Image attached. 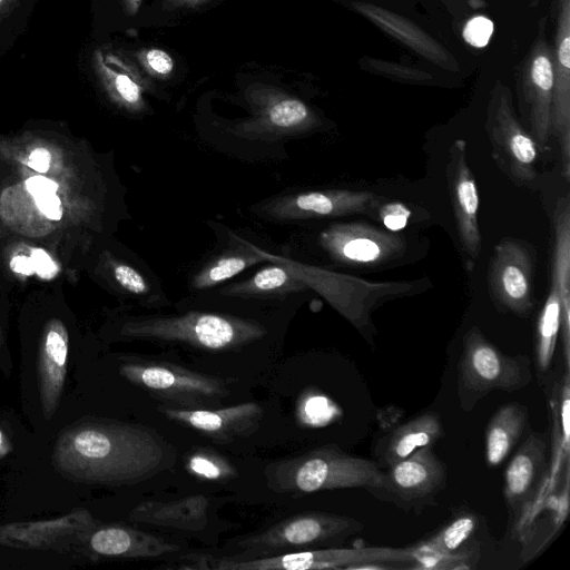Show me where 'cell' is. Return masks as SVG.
I'll list each match as a JSON object with an SVG mask.
<instances>
[{"mask_svg": "<svg viewBox=\"0 0 570 570\" xmlns=\"http://www.w3.org/2000/svg\"><path fill=\"white\" fill-rule=\"evenodd\" d=\"M528 423V410L518 403L501 406L491 417L485 432V459L489 466L503 462Z\"/></svg>", "mask_w": 570, "mask_h": 570, "instance_id": "obj_26", "label": "cell"}, {"mask_svg": "<svg viewBox=\"0 0 570 570\" xmlns=\"http://www.w3.org/2000/svg\"><path fill=\"white\" fill-rule=\"evenodd\" d=\"M249 249L220 254L205 264L193 277L191 288L204 291L228 281L246 268L266 261L262 250L248 245Z\"/></svg>", "mask_w": 570, "mask_h": 570, "instance_id": "obj_27", "label": "cell"}, {"mask_svg": "<svg viewBox=\"0 0 570 570\" xmlns=\"http://www.w3.org/2000/svg\"><path fill=\"white\" fill-rule=\"evenodd\" d=\"M492 32L493 22L484 16H476L465 23L462 36L469 45L482 48L488 45Z\"/></svg>", "mask_w": 570, "mask_h": 570, "instance_id": "obj_34", "label": "cell"}, {"mask_svg": "<svg viewBox=\"0 0 570 570\" xmlns=\"http://www.w3.org/2000/svg\"><path fill=\"white\" fill-rule=\"evenodd\" d=\"M569 381L568 376L564 379V384L561 389V404H560V416H561V428L563 435V446L566 449V453L569 451Z\"/></svg>", "mask_w": 570, "mask_h": 570, "instance_id": "obj_38", "label": "cell"}, {"mask_svg": "<svg viewBox=\"0 0 570 570\" xmlns=\"http://www.w3.org/2000/svg\"><path fill=\"white\" fill-rule=\"evenodd\" d=\"M157 410L168 420L188 426L218 443H230L256 432L263 409L256 402H243L226 407L183 409L158 405Z\"/></svg>", "mask_w": 570, "mask_h": 570, "instance_id": "obj_12", "label": "cell"}, {"mask_svg": "<svg viewBox=\"0 0 570 570\" xmlns=\"http://www.w3.org/2000/svg\"><path fill=\"white\" fill-rule=\"evenodd\" d=\"M141 1L142 0H121V3L127 14L135 16L140 8Z\"/></svg>", "mask_w": 570, "mask_h": 570, "instance_id": "obj_41", "label": "cell"}, {"mask_svg": "<svg viewBox=\"0 0 570 570\" xmlns=\"http://www.w3.org/2000/svg\"><path fill=\"white\" fill-rule=\"evenodd\" d=\"M2 343H3V332H2L1 322H0V345Z\"/></svg>", "mask_w": 570, "mask_h": 570, "instance_id": "obj_45", "label": "cell"}, {"mask_svg": "<svg viewBox=\"0 0 570 570\" xmlns=\"http://www.w3.org/2000/svg\"><path fill=\"white\" fill-rule=\"evenodd\" d=\"M328 256L342 264L374 266L387 263L404 250L399 235L363 223H335L320 234Z\"/></svg>", "mask_w": 570, "mask_h": 570, "instance_id": "obj_9", "label": "cell"}, {"mask_svg": "<svg viewBox=\"0 0 570 570\" xmlns=\"http://www.w3.org/2000/svg\"><path fill=\"white\" fill-rule=\"evenodd\" d=\"M209 498L203 494L185 497L168 502L145 501L130 512L136 522L186 531L204 529L208 522Z\"/></svg>", "mask_w": 570, "mask_h": 570, "instance_id": "obj_20", "label": "cell"}, {"mask_svg": "<svg viewBox=\"0 0 570 570\" xmlns=\"http://www.w3.org/2000/svg\"><path fill=\"white\" fill-rule=\"evenodd\" d=\"M52 462L59 473L76 482L131 484L175 465L176 452L151 428L91 422L59 436Z\"/></svg>", "mask_w": 570, "mask_h": 570, "instance_id": "obj_1", "label": "cell"}, {"mask_svg": "<svg viewBox=\"0 0 570 570\" xmlns=\"http://www.w3.org/2000/svg\"><path fill=\"white\" fill-rule=\"evenodd\" d=\"M533 256L521 240L505 238L495 247L489 266V286L493 299L518 315L532 307Z\"/></svg>", "mask_w": 570, "mask_h": 570, "instance_id": "obj_10", "label": "cell"}, {"mask_svg": "<svg viewBox=\"0 0 570 570\" xmlns=\"http://www.w3.org/2000/svg\"><path fill=\"white\" fill-rule=\"evenodd\" d=\"M308 286L288 263L263 267L244 282L234 283L222 295L236 298H279L303 292Z\"/></svg>", "mask_w": 570, "mask_h": 570, "instance_id": "obj_24", "label": "cell"}, {"mask_svg": "<svg viewBox=\"0 0 570 570\" xmlns=\"http://www.w3.org/2000/svg\"><path fill=\"white\" fill-rule=\"evenodd\" d=\"M186 468L190 474L203 481L220 482L237 476V470L224 456L209 449L189 453Z\"/></svg>", "mask_w": 570, "mask_h": 570, "instance_id": "obj_31", "label": "cell"}, {"mask_svg": "<svg viewBox=\"0 0 570 570\" xmlns=\"http://www.w3.org/2000/svg\"><path fill=\"white\" fill-rule=\"evenodd\" d=\"M264 475L267 487L279 493L307 494L348 488L387 489L385 472L376 462L352 455L335 444L272 462L265 468Z\"/></svg>", "mask_w": 570, "mask_h": 570, "instance_id": "obj_2", "label": "cell"}, {"mask_svg": "<svg viewBox=\"0 0 570 570\" xmlns=\"http://www.w3.org/2000/svg\"><path fill=\"white\" fill-rule=\"evenodd\" d=\"M19 0H0V23L11 13Z\"/></svg>", "mask_w": 570, "mask_h": 570, "instance_id": "obj_40", "label": "cell"}, {"mask_svg": "<svg viewBox=\"0 0 570 570\" xmlns=\"http://www.w3.org/2000/svg\"><path fill=\"white\" fill-rule=\"evenodd\" d=\"M207 0H167L170 7H196L204 3Z\"/></svg>", "mask_w": 570, "mask_h": 570, "instance_id": "obj_43", "label": "cell"}, {"mask_svg": "<svg viewBox=\"0 0 570 570\" xmlns=\"http://www.w3.org/2000/svg\"><path fill=\"white\" fill-rule=\"evenodd\" d=\"M557 29L552 48L553 90L550 135L560 145L562 173L570 181V0H557Z\"/></svg>", "mask_w": 570, "mask_h": 570, "instance_id": "obj_13", "label": "cell"}, {"mask_svg": "<svg viewBox=\"0 0 570 570\" xmlns=\"http://www.w3.org/2000/svg\"><path fill=\"white\" fill-rule=\"evenodd\" d=\"M120 335L130 340L183 343L206 351H230L263 340L267 328L253 318L188 311L129 318L121 325Z\"/></svg>", "mask_w": 570, "mask_h": 570, "instance_id": "obj_3", "label": "cell"}, {"mask_svg": "<svg viewBox=\"0 0 570 570\" xmlns=\"http://www.w3.org/2000/svg\"><path fill=\"white\" fill-rule=\"evenodd\" d=\"M92 528L91 515L86 510H78L53 520L0 527V544L45 548L58 542L62 537L86 534Z\"/></svg>", "mask_w": 570, "mask_h": 570, "instance_id": "obj_18", "label": "cell"}, {"mask_svg": "<svg viewBox=\"0 0 570 570\" xmlns=\"http://www.w3.org/2000/svg\"><path fill=\"white\" fill-rule=\"evenodd\" d=\"M474 528L475 518L473 515H461L417 549L421 556H453L454 551L472 534Z\"/></svg>", "mask_w": 570, "mask_h": 570, "instance_id": "obj_30", "label": "cell"}, {"mask_svg": "<svg viewBox=\"0 0 570 570\" xmlns=\"http://www.w3.org/2000/svg\"><path fill=\"white\" fill-rule=\"evenodd\" d=\"M560 325V296L557 284L551 277L550 289L540 312L535 333L534 353L538 368L541 372H546L552 362Z\"/></svg>", "mask_w": 570, "mask_h": 570, "instance_id": "obj_28", "label": "cell"}, {"mask_svg": "<svg viewBox=\"0 0 570 570\" xmlns=\"http://www.w3.org/2000/svg\"><path fill=\"white\" fill-rule=\"evenodd\" d=\"M485 131L498 166L517 183H530L535 178L538 145L519 121L512 92L503 82L493 86L485 118Z\"/></svg>", "mask_w": 570, "mask_h": 570, "instance_id": "obj_7", "label": "cell"}, {"mask_svg": "<svg viewBox=\"0 0 570 570\" xmlns=\"http://www.w3.org/2000/svg\"><path fill=\"white\" fill-rule=\"evenodd\" d=\"M111 275L121 289L147 304H154L158 295L153 283L135 266L115 261L111 263Z\"/></svg>", "mask_w": 570, "mask_h": 570, "instance_id": "obj_32", "label": "cell"}, {"mask_svg": "<svg viewBox=\"0 0 570 570\" xmlns=\"http://www.w3.org/2000/svg\"><path fill=\"white\" fill-rule=\"evenodd\" d=\"M446 177L459 239L471 269L481 247L479 194L463 139H456L449 148Z\"/></svg>", "mask_w": 570, "mask_h": 570, "instance_id": "obj_14", "label": "cell"}, {"mask_svg": "<svg viewBox=\"0 0 570 570\" xmlns=\"http://www.w3.org/2000/svg\"><path fill=\"white\" fill-rule=\"evenodd\" d=\"M119 372L128 382L154 397L183 409L218 406L229 394V384L234 381L168 362H128L120 365Z\"/></svg>", "mask_w": 570, "mask_h": 570, "instance_id": "obj_5", "label": "cell"}, {"mask_svg": "<svg viewBox=\"0 0 570 570\" xmlns=\"http://www.w3.org/2000/svg\"><path fill=\"white\" fill-rule=\"evenodd\" d=\"M353 7L381 29L401 40L433 63L443 68L452 69L454 67L455 61H453L449 52L411 20L385 8L366 2H354Z\"/></svg>", "mask_w": 570, "mask_h": 570, "instance_id": "obj_21", "label": "cell"}, {"mask_svg": "<svg viewBox=\"0 0 570 570\" xmlns=\"http://www.w3.org/2000/svg\"><path fill=\"white\" fill-rule=\"evenodd\" d=\"M92 68L108 96L121 107L138 111L144 107L142 88L121 58L105 48L92 53Z\"/></svg>", "mask_w": 570, "mask_h": 570, "instance_id": "obj_25", "label": "cell"}, {"mask_svg": "<svg viewBox=\"0 0 570 570\" xmlns=\"http://www.w3.org/2000/svg\"><path fill=\"white\" fill-rule=\"evenodd\" d=\"M376 213L384 227L392 232L403 229L411 216L410 209L397 200L379 204Z\"/></svg>", "mask_w": 570, "mask_h": 570, "instance_id": "obj_33", "label": "cell"}, {"mask_svg": "<svg viewBox=\"0 0 570 570\" xmlns=\"http://www.w3.org/2000/svg\"><path fill=\"white\" fill-rule=\"evenodd\" d=\"M363 528L358 521L327 512H305L286 518L237 543L235 558H252L306 550L332 542Z\"/></svg>", "mask_w": 570, "mask_h": 570, "instance_id": "obj_6", "label": "cell"}, {"mask_svg": "<svg viewBox=\"0 0 570 570\" xmlns=\"http://www.w3.org/2000/svg\"><path fill=\"white\" fill-rule=\"evenodd\" d=\"M89 546L99 556L119 558H158L180 550L176 543L121 525L104 527L92 531Z\"/></svg>", "mask_w": 570, "mask_h": 570, "instance_id": "obj_19", "label": "cell"}, {"mask_svg": "<svg viewBox=\"0 0 570 570\" xmlns=\"http://www.w3.org/2000/svg\"><path fill=\"white\" fill-rule=\"evenodd\" d=\"M458 373V395L465 411L492 391L511 393L527 386L532 379L525 356L502 353L478 327H471L464 336Z\"/></svg>", "mask_w": 570, "mask_h": 570, "instance_id": "obj_4", "label": "cell"}, {"mask_svg": "<svg viewBox=\"0 0 570 570\" xmlns=\"http://www.w3.org/2000/svg\"><path fill=\"white\" fill-rule=\"evenodd\" d=\"M68 332L59 320L47 323L39 350L38 377L43 414L50 419L61 396L68 356Z\"/></svg>", "mask_w": 570, "mask_h": 570, "instance_id": "obj_16", "label": "cell"}, {"mask_svg": "<svg viewBox=\"0 0 570 570\" xmlns=\"http://www.w3.org/2000/svg\"><path fill=\"white\" fill-rule=\"evenodd\" d=\"M262 121L265 129L289 134L309 128L314 125L315 118L303 101L285 97L265 108Z\"/></svg>", "mask_w": 570, "mask_h": 570, "instance_id": "obj_29", "label": "cell"}, {"mask_svg": "<svg viewBox=\"0 0 570 570\" xmlns=\"http://www.w3.org/2000/svg\"><path fill=\"white\" fill-rule=\"evenodd\" d=\"M40 212L51 220H59L62 216L61 202L56 194L35 197Z\"/></svg>", "mask_w": 570, "mask_h": 570, "instance_id": "obj_36", "label": "cell"}, {"mask_svg": "<svg viewBox=\"0 0 570 570\" xmlns=\"http://www.w3.org/2000/svg\"><path fill=\"white\" fill-rule=\"evenodd\" d=\"M29 259L26 257H17L12 261V266L14 269L21 273H30L31 271V263H28Z\"/></svg>", "mask_w": 570, "mask_h": 570, "instance_id": "obj_42", "label": "cell"}, {"mask_svg": "<svg viewBox=\"0 0 570 570\" xmlns=\"http://www.w3.org/2000/svg\"><path fill=\"white\" fill-rule=\"evenodd\" d=\"M520 109L529 134L538 147H544L550 136V114L553 90L552 47L546 37V18L530 51L517 71Z\"/></svg>", "mask_w": 570, "mask_h": 570, "instance_id": "obj_8", "label": "cell"}, {"mask_svg": "<svg viewBox=\"0 0 570 570\" xmlns=\"http://www.w3.org/2000/svg\"><path fill=\"white\" fill-rule=\"evenodd\" d=\"M553 257L551 277L554 279L561 303V336L566 360H569L570 327V200L561 197L553 213Z\"/></svg>", "mask_w": 570, "mask_h": 570, "instance_id": "obj_22", "label": "cell"}, {"mask_svg": "<svg viewBox=\"0 0 570 570\" xmlns=\"http://www.w3.org/2000/svg\"><path fill=\"white\" fill-rule=\"evenodd\" d=\"M387 489L404 500L426 498L445 482L446 470L431 446H424L385 469Z\"/></svg>", "mask_w": 570, "mask_h": 570, "instance_id": "obj_15", "label": "cell"}, {"mask_svg": "<svg viewBox=\"0 0 570 570\" xmlns=\"http://www.w3.org/2000/svg\"><path fill=\"white\" fill-rule=\"evenodd\" d=\"M145 66L154 73L166 77L171 73L175 62L168 52L161 49H149L141 55Z\"/></svg>", "mask_w": 570, "mask_h": 570, "instance_id": "obj_35", "label": "cell"}, {"mask_svg": "<svg viewBox=\"0 0 570 570\" xmlns=\"http://www.w3.org/2000/svg\"><path fill=\"white\" fill-rule=\"evenodd\" d=\"M443 435L440 417L426 412L392 430L383 440L379 451L380 468L390 465L411 455L424 446H431Z\"/></svg>", "mask_w": 570, "mask_h": 570, "instance_id": "obj_23", "label": "cell"}, {"mask_svg": "<svg viewBox=\"0 0 570 570\" xmlns=\"http://www.w3.org/2000/svg\"><path fill=\"white\" fill-rule=\"evenodd\" d=\"M51 155L45 148H36L29 156L27 165L33 170L45 174L50 167Z\"/></svg>", "mask_w": 570, "mask_h": 570, "instance_id": "obj_39", "label": "cell"}, {"mask_svg": "<svg viewBox=\"0 0 570 570\" xmlns=\"http://www.w3.org/2000/svg\"><path fill=\"white\" fill-rule=\"evenodd\" d=\"M546 453V436L532 433L509 462L504 473V497L513 510H520L537 490L544 473Z\"/></svg>", "mask_w": 570, "mask_h": 570, "instance_id": "obj_17", "label": "cell"}, {"mask_svg": "<svg viewBox=\"0 0 570 570\" xmlns=\"http://www.w3.org/2000/svg\"><path fill=\"white\" fill-rule=\"evenodd\" d=\"M7 451L6 441L2 431L0 430V454Z\"/></svg>", "mask_w": 570, "mask_h": 570, "instance_id": "obj_44", "label": "cell"}, {"mask_svg": "<svg viewBox=\"0 0 570 570\" xmlns=\"http://www.w3.org/2000/svg\"><path fill=\"white\" fill-rule=\"evenodd\" d=\"M26 189L35 197L56 194L58 184L45 176H32L26 180Z\"/></svg>", "mask_w": 570, "mask_h": 570, "instance_id": "obj_37", "label": "cell"}, {"mask_svg": "<svg viewBox=\"0 0 570 570\" xmlns=\"http://www.w3.org/2000/svg\"><path fill=\"white\" fill-rule=\"evenodd\" d=\"M380 204L370 191L327 189L295 193L267 203L264 212L272 218L297 220L338 217L350 214L375 212Z\"/></svg>", "mask_w": 570, "mask_h": 570, "instance_id": "obj_11", "label": "cell"}]
</instances>
